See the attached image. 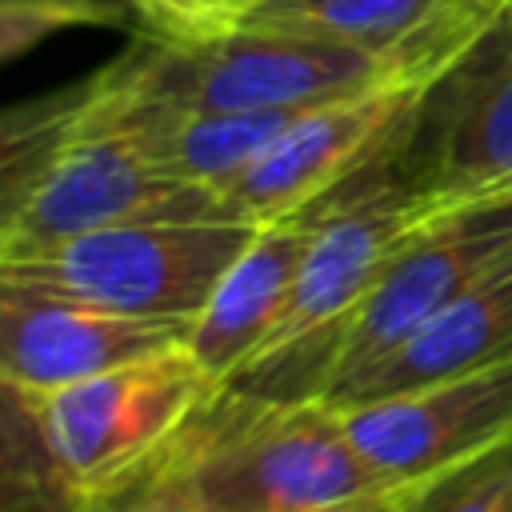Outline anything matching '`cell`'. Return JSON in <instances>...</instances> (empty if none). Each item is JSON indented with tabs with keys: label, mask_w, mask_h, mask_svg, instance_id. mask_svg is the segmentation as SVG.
I'll return each instance as SVG.
<instances>
[{
	"label": "cell",
	"mask_w": 512,
	"mask_h": 512,
	"mask_svg": "<svg viewBox=\"0 0 512 512\" xmlns=\"http://www.w3.org/2000/svg\"><path fill=\"white\" fill-rule=\"evenodd\" d=\"M452 56L416 28L396 52H368L340 40H312L268 28H224L208 36L136 32L128 52L88 76L100 104L172 112H264L312 108L360 92L396 72L436 76Z\"/></svg>",
	"instance_id": "obj_1"
},
{
	"label": "cell",
	"mask_w": 512,
	"mask_h": 512,
	"mask_svg": "<svg viewBox=\"0 0 512 512\" xmlns=\"http://www.w3.org/2000/svg\"><path fill=\"white\" fill-rule=\"evenodd\" d=\"M0 168V260L116 224L220 216L216 192L160 172L128 136L84 120L76 88L8 112Z\"/></svg>",
	"instance_id": "obj_2"
},
{
	"label": "cell",
	"mask_w": 512,
	"mask_h": 512,
	"mask_svg": "<svg viewBox=\"0 0 512 512\" xmlns=\"http://www.w3.org/2000/svg\"><path fill=\"white\" fill-rule=\"evenodd\" d=\"M196 512H300L388 484L324 400H264L216 384L156 464Z\"/></svg>",
	"instance_id": "obj_3"
},
{
	"label": "cell",
	"mask_w": 512,
	"mask_h": 512,
	"mask_svg": "<svg viewBox=\"0 0 512 512\" xmlns=\"http://www.w3.org/2000/svg\"><path fill=\"white\" fill-rule=\"evenodd\" d=\"M512 256V196H484L428 224L368 288V296L328 332L288 352L240 368L224 388L264 400H328L456 296Z\"/></svg>",
	"instance_id": "obj_4"
},
{
	"label": "cell",
	"mask_w": 512,
	"mask_h": 512,
	"mask_svg": "<svg viewBox=\"0 0 512 512\" xmlns=\"http://www.w3.org/2000/svg\"><path fill=\"white\" fill-rule=\"evenodd\" d=\"M252 236L256 224L224 216L116 224L36 256L0 260V280L124 316L192 324Z\"/></svg>",
	"instance_id": "obj_5"
},
{
	"label": "cell",
	"mask_w": 512,
	"mask_h": 512,
	"mask_svg": "<svg viewBox=\"0 0 512 512\" xmlns=\"http://www.w3.org/2000/svg\"><path fill=\"white\" fill-rule=\"evenodd\" d=\"M364 176L444 200L512 196V4L420 88Z\"/></svg>",
	"instance_id": "obj_6"
},
{
	"label": "cell",
	"mask_w": 512,
	"mask_h": 512,
	"mask_svg": "<svg viewBox=\"0 0 512 512\" xmlns=\"http://www.w3.org/2000/svg\"><path fill=\"white\" fill-rule=\"evenodd\" d=\"M216 380L180 344L48 396H28L60 464L92 492L112 496L156 468Z\"/></svg>",
	"instance_id": "obj_7"
},
{
	"label": "cell",
	"mask_w": 512,
	"mask_h": 512,
	"mask_svg": "<svg viewBox=\"0 0 512 512\" xmlns=\"http://www.w3.org/2000/svg\"><path fill=\"white\" fill-rule=\"evenodd\" d=\"M424 84L428 76L420 72H396L308 108L260 160L216 192L220 216L260 228L332 200L384 152Z\"/></svg>",
	"instance_id": "obj_8"
},
{
	"label": "cell",
	"mask_w": 512,
	"mask_h": 512,
	"mask_svg": "<svg viewBox=\"0 0 512 512\" xmlns=\"http://www.w3.org/2000/svg\"><path fill=\"white\" fill-rule=\"evenodd\" d=\"M468 200H444L428 192H408L392 180L356 176L332 200L320 204V228L292 284L288 308L268 336V344L248 360L288 352L336 328L380 280V272L440 216ZM244 364V368H248Z\"/></svg>",
	"instance_id": "obj_9"
},
{
	"label": "cell",
	"mask_w": 512,
	"mask_h": 512,
	"mask_svg": "<svg viewBox=\"0 0 512 512\" xmlns=\"http://www.w3.org/2000/svg\"><path fill=\"white\" fill-rule=\"evenodd\" d=\"M188 324L108 312L0 280V384L48 396L120 364L180 348Z\"/></svg>",
	"instance_id": "obj_10"
},
{
	"label": "cell",
	"mask_w": 512,
	"mask_h": 512,
	"mask_svg": "<svg viewBox=\"0 0 512 512\" xmlns=\"http://www.w3.org/2000/svg\"><path fill=\"white\" fill-rule=\"evenodd\" d=\"M336 412L364 460L400 488L512 436V356Z\"/></svg>",
	"instance_id": "obj_11"
},
{
	"label": "cell",
	"mask_w": 512,
	"mask_h": 512,
	"mask_svg": "<svg viewBox=\"0 0 512 512\" xmlns=\"http://www.w3.org/2000/svg\"><path fill=\"white\" fill-rule=\"evenodd\" d=\"M320 228V204L276 224H260L240 260L224 272L204 312L188 324L184 348L216 380H232L276 332L300 264Z\"/></svg>",
	"instance_id": "obj_12"
},
{
	"label": "cell",
	"mask_w": 512,
	"mask_h": 512,
	"mask_svg": "<svg viewBox=\"0 0 512 512\" xmlns=\"http://www.w3.org/2000/svg\"><path fill=\"white\" fill-rule=\"evenodd\" d=\"M504 356H512V256L480 284H472L464 296H456L444 312H436L428 324H420L380 364L340 384L324 404L356 408L388 400L484 368Z\"/></svg>",
	"instance_id": "obj_13"
},
{
	"label": "cell",
	"mask_w": 512,
	"mask_h": 512,
	"mask_svg": "<svg viewBox=\"0 0 512 512\" xmlns=\"http://www.w3.org/2000/svg\"><path fill=\"white\" fill-rule=\"evenodd\" d=\"M432 4L436 0H224L212 32L268 28L312 40H340L368 52H396Z\"/></svg>",
	"instance_id": "obj_14"
},
{
	"label": "cell",
	"mask_w": 512,
	"mask_h": 512,
	"mask_svg": "<svg viewBox=\"0 0 512 512\" xmlns=\"http://www.w3.org/2000/svg\"><path fill=\"white\" fill-rule=\"evenodd\" d=\"M4 388V384H0ZM92 496L56 456L36 416V404L4 388L0 416V512H96Z\"/></svg>",
	"instance_id": "obj_15"
},
{
	"label": "cell",
	"mask_w": 512,
	"mask_h": 512,
	"mask_svg": "<svg viewBox=\"0 0 512 512\" xmlns=\"http://www.w3.org/2000/svg\"><path fill=\"white\" fill-rule=\"evenodd\" d=\"M400 512H512V436L400 484Z\"/></svg>",
	"instance_id": "obj_16"
},
{
	"label": "cell",
	"mask_w": 512,
	"mask_h": 512,
	"mask_svg": "<svg viewBox=\"0 0 512 512\" xmlns=\"http://www.w3.org/2000/svg\"><path fill=\"white\" fill-rule=\"evenodd\" d=\"M120 0H0V52L16 60L68 24H120Z\"/></svg>",
	"instance_id": "obj_17"
},
{
	"label": "cell",
	"mask_w": 512,
	"mask_h": 512,
	"mask_svg": "<svg viewBox=\"0 0 512 512\" xmlns=\"http://www.w3.org/2000/svg\"><path fill=\"white\" fill-rule=\"evenodd\" d=\"M132 4L144 16L148 32L188 40V36H204L216 28L224 0H132Z\"/></svg>",
	"instance_id": "obj_18"
},
{
	"label": "cell",
	"mask_w": 512,
	"mask_h": 512,
	"mask_svg": "<svg viewBox=\"0 0 512 512\" xmlns=\"http://www.w3.org/2000/svg\"><path fill=\"white\" fill-rule=\"evenodd\" d=\"M160 464V460H156ZM96 512H196L180 492H172L160 476H156V468L148 472V476H140L136 484H128L124 492H112V496H104L100 504H96Z\"/></svg>",
	"instance_id": "obj_19"
},
{
	"label": "cell",
	"mask_w": 512,
	"mask_h": 512,
	"mask_svg": "<svg viewBox=\"0 0 512 512\" xmlns=\"http://www.w3.org/2000/svg\"><path fill=\"white\" fill-rule=\"evenodd\" d=\"M300 512H400V488H380V492H364V496H352V500L300 508Z\"/></svg>",
	"instance_id": "obj_20"
},
{
	"label": "cell",
	"mask_w": 512,
	"mask_h": 512,
	"mask_svg": "<svg viewBox=\"0 0 512 512\" xmlns=\"http://www.w3.org/2000/svg\"><path fill=\"white\" fill-rule=\"evenodd\" d=\"M440 4L452 8V12H460V16H468V20H492L512 0H440Z\"/></svg>",
	"instance_id": "obj_21"
}]
</instances>
